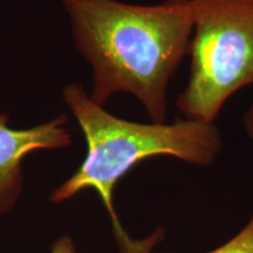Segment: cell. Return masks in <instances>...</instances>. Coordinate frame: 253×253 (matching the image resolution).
<instances>
[{
  "instance_id": "3957f363",
  "label": "cell",
  "mask_w": 253,
  "mask_h": 253,
  "mask_svg": "<svg viewBox=\"0 0 253 253\" xmlns=\"http://www.w3.org/2000/svg\"><path fill=\"white\" fill-rule=\"evenodd\" d=\"M191 67L176 107L212 125L233 94L253 84V0H191Z\"/></svg>"
},
{
  "instance_id": "6da1fadb",
  "label": "cell",
  "mask_w": 253,
  "mask_h": 253,
  "mask_svg": "<svg viewBox=\"0 0 253 253\" xmlns=\"http://www.w3.org/2000/svg\"><path fill=\"white\" fill-rule=\"evenodd\" d=\"M61 1L71 17L75 45L93 67L90 99L103 106L114 94H132L151 122H166L168 86L190 48L191 0L151 6Z\"/></svg>"
},
{
  "instance_id": "52a82bcc",
  "label": "cell",
  "mask_w": 253,
  "mask_h": 253,
  "mask_svg": "<svg viewBox=\"0 0 253 253\" xmlns=\"http://www.w3.org/2000/svg\"><path fill=\"white\" fill-rule=\"evenodd\" d=\"M243 122H244V129L246 134H248L251 140H253V106L246 112Z\"/></svg>"
},
{
  "instance_id": "7a4b0ae2",
  "label": "cell",
  "mask_w": 253,
  "mask_h": 253,
  "mask_svg": "<svg viewBox=\"0 0 253 253\" xmlns=\"http://www.w3.org/2000/svg\"><path fill=\"white\" fill-rule=\"evenodd\" d=\"M87 141V156L73 176L58 186L50 199L68 201L82 190L93 189L108 211L120 253H140L143 239L129 237L114 207V190L119 181L145 160L169 156L195 166L207 167L220 153L221 136L214 123L176 119L166 123H137L116 118L95 103L79 84L63 89Z\"/></svg>"
},
{
  "instance_id": "5b68a950",
  "label": "cell",
  "mask_w": 253,
  "mask_h": 253,
  "mask_svg": "<svg viewBox=\"0 0 253 253\" xmlns=\"http://www.w3.org/2000/svg\"><path fill=\"white\" fill-rule=\"evenodd\" d=\"M205 253H253V214L236 236L217 249Z\"/></svg>"
},
{
  "instance_id": "277c9868",
  "label": "cell",
  "mask_w": 253,
  "mask_h": 253,
  "mask_svg": "<svg viewBox=\"0 0 253 253\" xmlns=\"http://www.w3.org/2000/svg\"><path fill=\"white\" fill-rule=\"evenodd\" d=\"M8 116L0 114V216L15 207L23 191V160L36 150L58 149L71 144L63 128L67 116L28 129H12Z\"/></svg>"
},
{
  "instance_id": "8992f818",
  "label": "cell",
  "mask_w": 253,
  "mask_h": 253,
  "mask_svg": "<svg viewBox=\"0 0 253 253\" xmlns=\"http://www.w3.org/2000/svg\"><path fill=\"white\" fill-rule=\"evenodd\" d=\"M49 253H79V251L71 237L62 236L53 243Z\"/></svg>"
}]
</instances>
